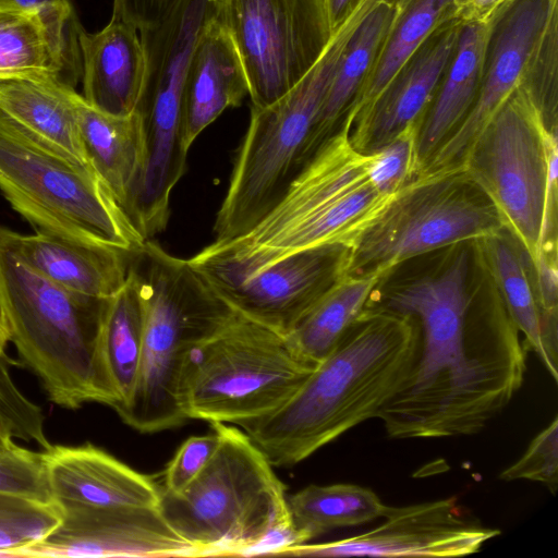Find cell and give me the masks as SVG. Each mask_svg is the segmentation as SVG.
<instances>
[{"mask_svg": "<svg viewBox=\"0 0 558 558\" xmlns=\"http://www.w3.org/2000/svg\"><path fill=\"white\" fill-rule=\"evenodd\" d=\"M216 21L243 62L252 106L288 93L316 63L332 32L326 0H215Z\"/></svg>", "mask_w": 558, "mask_h": 558, "instance_id": "5bb4252c", "label": "cell"}, {"mask_svg": "<svg viewBox=\"0 0 558 558\" xmlns=\"http://www.w3.org/2000/svg\"><path fill=\"white\" fill-rule=\"evenodd\" d=\"M0 494L41 504L54 502L41 452L14 441L0 451Z\"/></svg>", "mask_w": 558, "mask_h": 558, "instance_id": "e575fe53", "label": "cell"}, {"mask_svg": "<svg viewBox=\"0 0 558 558\" xmlns=\"http://www.w3.org/2000/svg\"><path fill=\"white\" fill-rule=\"evenodd\" d=\"M78 95L47 76L0 75L1 114L78 162L92 166L77 123Z\"/></svg>", "mask_w": 558, "mask_h": 558, "instance_id": "cb8c5ba5", "label": "cell"}, {"mask_svg": "<svg viewBox=\"0 0 558 558\" xmlns=\"http://www.w3.org/2000/svg\"><path fill=\"white\" fill-rule=\"evenodd\" d=\"M558 0H506L492 17L476 98L421 173L463 167L480 134L525 84L541 106L557 105Z\"/></svg>", "mask_w": 558, "mask_h": 558, "instance_id": "4fadbf2b", "label": "cell"}, {"mask_svg": "<svg viewBox=\"0 0 558 558\" xmlns=\"http://www.w3.org/2000/svg\"><path fill=\"white\" fill-rule=\"evenodd\" d=\"M143 332L140 284L130 263L124 284L105 301L96 344L97 362L114 393L113 409L118 414L128 405L135 388L142 359Z\"/></svg>", "mask_w": 558, "mask_h": 558, "instance_id": "f1b7e54d", "label": "cell"}, {"mask_svg": "<svg viewBox=\"0 0 558 558\" xmlns=\"http://www.w3.org/2000/svg\"><path fill=\"white\" fill-rule=\"evenodd\" d=\"M24 5H36L45 2H51V1H69V0H15Z\"/></svg>", "mask_w": 558, "mask_h": 558, "instance_id": "7bdbcfd3", "label": "cell"}, {"mask_svg": "<svg viewBox=\"0 0 558 558\" xmlns=\"http://www.w3.org/2000/svg\"><path fill=\"white\" fill-rule=\"evenodd\" d=\"M178 0H113L112 19L125 21L138 31L159 23Z\"/></svg>", "mask_w": 558, "mask_h": 558, "instance_id": "74e56055", "label": "cell"}, {"mask_svg": "<svg viewBox=\"0 0 558 558\" xmlns=\"http://www.w3.org/2000/svg\"><path fill=\"white\" fill-rule=\"evenodd\" d=\"M0 191L37 231L131 253L146 241L92 166L1 113Z\"/></svg>", "mask_w": 558, "mask_h": 558, "instance_id": "9c48e42d", "label": "cell"}, {"mask_svg": "<svg viewBox=\"0 0 558 558\" xmlns=\"http://www.w3.org/2000/svg\"><path fill=\"white\" fill-rule=\"evenodd\" d=\"M462 26L453 17L434 31L352 126L350 141L357 150H376L408 126L421 125L453 57Z\"/></svg>", "mask_w": 558, "mask_h": 558, "instance_id": "d6986e66", "label": "cell"}, {"mask_svg": "<svg viewBox=\"0 0 558 558\" xmlns=\"http://www.w3.org/2000/svg\"><path fill=\"white\" fill-rule=\"evenodd\" d=\"M453 17L454 0H407L341 126L351 131L429 35Z\"/></svg>", "mask_w": 558, "mask_h": 558, "instance_id": "4dcf8cb0", "label": "cell"}, {"mask_svg": "<svg viewBox=\"0 0 558 558\" xmlns=\"http://www.w3.org/2000/svg\"><path fill=\"white\" fill-rule=\"evenodd\" d=\"M420 124H412L383 147L369 151L371 173L387 194L397 195L420 175L417 150Z\"/></svg>", "mask_w": 558, "mask_h": 558, "instance_id": "836d02e7", "label": "cell"}, {"mask_svg": "<svg viewBox=\"0 0 558 558\" xmlns=\"http://www.w3.org/2000/svg\"><path fill=\"white\" fill-rule=\"evenodd\" d=\"M316 367L286 336L236 313L187 353L181 407L187 420L241 426L282 407Z\"/></svg>", "mask_w": 558, "mask_h": 558, "instance_id": "30bf717a", "label": "cell"}, {"mask_svg": "<svg viewBox=\"0 0 558 558\" xmlns=\"http://www.w3.org/2000/svg\"><path fill=\"white\" fill-rule=\"evenodd\" d=\"M144 314L138 377L121 420L140 433L184 424L180 381L190 350L236 313L187 259L146 240L132 256Z\"/></svg>", "mask_w": 558, "mask_h": 558, "instance_id": "5b68a950", "label": "cell"}, {"mask_svg": "<svg viewBox=\"0 0 558 558\" xmlns=\"http://www.w3.org/2000/svg\"><path fill=\"white\" fill-rule=\"evenodd\" d=\"M384 521L357 535L328 543L288 546L294 557H458L477 553L499 530L462 512L451 497L403 507L387 506Z\"/></svg>", "mask_w": 558, "mask_h": 558, "instance_id": "2e32d148", "label": "cell"}, {"mask_svg": "<svg viewBox=\"0 0 558 558\" xmlns=\"http://www.w3.org/2000/svg\"><path fill=\"white\" fill-rule=\"evenodd\" d=\"M463 167L534 262L557 252L558 142L522 84L473 144Z\"/></svg>", "mask_w": 558, "mask_h": 558, "instance_id": "ba28073f", "label": "cell"}, {"mask_svg": "<svg viewBox=\"0 0 558 558\" xmlns=\"http://www.w3.org/2000/svg\"><path fill=\"white\" fill-rule=\"evenodd\" d=\"M291 523L301 544L335 529L383 517L387 505L372 489L354 484L310 485L288 496Z\"/></svg>", "mask_w": 558, "mask_h": 558, "instance_id": "1f68e13d", "label": "cell"}, {"mask_svg": "<svg viewBox=\"0 0 558 558\" xmlns=\"http://www.w3.org/2000/svg\"><path fill=\"white\" fill-rule=\"evenodd\" d=\"M210 425L219 441L207 465L180 494L161 490L168 524L202 557L277 555L301 544L286 486L260 449L243 429Z\"/></svg>", "mask_w": 558, "mask_h": 558, "instance_id": "3957f363", "label": "cell"}, {"mask_svg": "<svg viewBox=\"0 0 558 558\" xmlns=\"http://www.w3.org/2000/svg\"><path fill=\"white\" fill-rule=\"evenodd\" d=\"M250 94L247 75L228 32L211 20L193 49L183 92V124L190 148L226 109Z\"/></svg>", "mask_w": 558, "mask_h": 558, "instance_id": "603a6c76", "label": "cell"}, {"mask_svg": "<svg viewBox=\"0 0 558 558\" xmlns=\"http://www.w3.org/2000/svg\"><path fill=\"white\" fill-rule=\"evenodd\" d=\"M215 15V0H178L163 20L138 31L146 66L135 112L144 163L132 211L149 229L168 225L171 193L186 170L184 84L196 41Z\"/></svg>", "mask_w": 558, "mask_h": 558, "instance_id": "8fae6325", "label": "cell"}, {"mask_svg": "<svg viewBox=\"0 0 558 558\" xmlns=\"http://www.w3.org/2000/svg\"><path fill=\"white\" fill-rule=\"evenodd\" d=\"M347 253L325 245L251 266L207 245L187 260L235 313L287 336L342 274Z\"/></svg>", "mask_w": 558, "mask_h": 558, "instance_id": "9a60e30c", "label": "cell"}, {"mask_svg": "<svg viewBox=\"0 0 558 558\" xmlns=\"http://www.w3.org/2000/svg\"><path fill=\"white\" fill-rule=\"evenodd\" d=\"M380 275L341 274L286 336L292 348L317 366L363 313Z\"/></svg>", "mask_w": 558, "mask_h": 558, "instance_id": "f546056e", "label": "cell"}, {"mask_svg": "<svg viewBox=\"0 0 558 558\" xmlns=\"http://www.w3.org/2000/svg\"><path fill=\"white\" fill-rule=\"evenodd\" d=\"M41 457L60 507L159 508L160 483L89 442L51 445Z\"/></svg>", "mask_w": 558, "mask_h": 558, "instance_id": "ffe728a7", "label": "cell"}, {"mask_svg": "<svg viewBox=\"0 0 558 558\" xmlns=\"http://www.w3.org/2000/svg\"><path fill=\"white\" fill-rule=\"evenodd\" d=\"M405 3L407 0H380L350 37L315 121L311 158L341 126Z\"/></svg>", "mask_w": 558, "mask_h": 558, "instance_id": "484cf974", "label": "cell"}, {"mask_svg": "<svg viewBox=\"0 0 558 558\" xmlns=\"http://www.w3.org/2000/svg\"><path fill=\"white\" fill-rule=\"evenodd\" d=\"M490 24L492 19L463 23L453 57L420 126L417 150L421 171L434 151L460 125L476 98Z\"/></svg>", "mask_w": 558, "mask_h": 558, "instance_id": "4316f807", "label": "cell"}, {"mask_svg": "<svg viewBox=\"0 0 558 558\" xmlns=\"http://www.w3.org/2000/svg\"><path fill=\"white\" fill-rule=\"evenodd\" d=\"M218 441V434L214 429L210 434L186 439L163 471L161 490L174 495L183 492L207 465Z\"/></svg>", "mask_w": 558, "mask_h": 558, "instance_id": "8d00e7d4", "label": "cell"}, {"mask_svg": "<svg viewBox=\"0 0 558 558\" xmlns=\"http://www.w3.org/2000/svg\"><path fill=\"white\" fill-rule=\"evenodd\" d=\"M76 113L89 163L129 216L144 163L138 114L105 113L89 106L82 95L76 100Z\"/></svg>", "mask_w": 558, "mask_h": 558, "instance_id": "83f0119b", "label": "cell"}, {"mask_svg": "<svg viewBox=\"0 0 558 558\" xmlns=\"http://www.w3.org/2000/svg\"><path fill=\"white\" fill-rule=\"evenodd\" d=\"M416 343L410 316L365 308L282 407L240 427L272 466H293L377 417L405 379Z\"/></svg>", "mask_w": 558, "mask_h": 558, "instance_id": "7a4b0ae2", "label": "cell"}, {"mask_svg": "<svg viewBox=\"0 0 558 558\" xmlns=\"http://www.w3.org/2000/svg\"><path fill=\"white\" fill-rule=\"evenodd\" d=\"M84 100L108 114H132L145 76V52L138 29L112 19L99 32L80 34Z\"/></svg>", "mask_w": 558, "mask_h": 558, "instance_id": "7402d4cb", "label": "cell"}, {"mask_svg": "<svg viewBox=\"0 0 558 558\" xmlns=\"http://www.w3.org/2000/svg\"><path fill=\"white\" fill-rule=\"evenodd\" d=\"M506 0H454V15L462 23L487 22Z\"/></svg>", "mask_w": 558, "mask_h": 558, "instance_id": "f35d334b", "label": "cell"}, {"mask_svg": "<svg viewBox=\"0 0 558 558\" xmlns=\"http://www.w3.org/2000/svg\"><path fill=\"white\" fill-rule=\"evenodd\" d=\"M502 230L494 205L464 167L421 173L348 250L342 274L387 278L411 258Z\"/></svg>", "mask_w": 558, "mask_h": 558, "instance_id": "7c38bea8", "label": "cell"}, {"mask_svg": "<svg viewBox=\"0 0 558 558\" xmlns=\"http://www.w3.org/2000/svg\"><path fill=\"white\" fill-rule=\"evenodd\" d=\"M9 339H8V336H7V332L1 324V320H0V357H7V354H5V345L8 343Z\"/></svg>", "mask_w": 558, "mask_h": 558, "instance_id": "b9f144b4", "label": "cell"}, {"mask_svg": "<svg viewBox=\"0 0 558 558\" xmlns=\"http://www.w3.org/2000/svg\"><path fill=\"white\" fill-rule=\"evenodd\" d=\"M105 301L47 279L0 241L1 324L49 400L59 407L116 404L96 354Z\"/></svg>", "mask_w": 558, "mask_h": 558, "instance_id": "8992f818", "label": "cell"}, {"mask_svg": "<svg viewBox=\"0 0 558 558\" xmlns=\"http://www.w3.org/2000/svg\"><path fill=\"white\" fill-rule=\"evenodd\" d=\"M470 257L457 250L444 266L378 293L365 308L410 316L413 364L379 411L390 438L428 439L482 430L521 388L526 345L497 293L468 288Z\"/></svg>", "mask_w": 558, "mask_h": 558, "instance_id": "6da1fadb", "label": "cell"}, {"mask_svg": "<svg viewBox=\"0 0 558 558\" xmlns=\"http://www.w3.org/2000/svg\"><path fill=\"white\" fill-rule=\"evenodd\" d=\"M82 29L70 0L36 5L0 0V75H41L75 89L82 80Z\"/></svg>", "mask_w": 558, "mask_h": 558, "instance_id": "ac0fdd59", "label": "cell"}, {"mask_svg": "<svg viewBox=\"0 0 558 558\" xmlns=\"http://www.w3.org/2000/svg\"><path fill=\"white\" fill-rule=\"evenodd\" d=\"M474 243L481 248L497 294L518 330L524 335L526 347L538 355L557 383L558 336L553 335L545 324L527 253L506 230Z\"/></svg>", "mask_w": 558, "mask_h": 558, "instance_id": "d4e9b609", "label": "cell"}, {"mask_svg": "<svg viewBox=\"0 0 558 558\" xmlns=\"http://www.w3.org/2000/svg\"><path fill=\"white\" fill-rule=\"evenodd\" d=\"M13 442V436L10 430L0 423V451Z\"/></svg>", "mask_w": 558, "mask_h": 558, "instance_id": "60d3db41", "label": "cell"}, {"mask_svg": "<svg viewBox=\"0 0 558 558\" xmlns=\"http://www.w3.org/2000/svg\"><path fill=\"white\" fill-rule=\"evenodd\" d=\"M379 0H362L333 32L311 70L282 97L251 106L248 128L234 158L214 223V242L250 231L284 195L311 159L310 141L342 52Z\"/></svg>", "mask_w": 558, "mask_h": 558, "instance_id": "52a82bcc", "label": "cell"}, {"mask_svg": "<svg viewBox=\"0 0 558 558\" xmlns=\"http://www.w3.org/2000/svg\"><path fill=\"white\" fill-rule=\"evenodd\" d=\"M60 508V525L23 557H202L159 508Z\"/></svg>", "mask_w": 558, "mask_h": 558, "instance_id": "e0dca14e", "label": "cell"}, {"mask_svg": "<svg viewBox=\"0 0 558 558\" xmlns=\"http://www.w3.org/2000/svg\"><path fill=\"white\" fill-rule=\"evenodd\" d=\"M0 241L20 260L47 279L73 292L97 299H108L122 288L134 254L40 231L21 234L3 226H0Z\"/></svg>", "mask_w": 558, "mask_h": 558, "instance_id": "44dd1931", "label": "cell"}, {"mask_svg": "<svg viewBox=\"0 0 558 558\" xmlns=\"http://www.w3.org/2000/svg\"><path fill=\"white\" fill-rule=\"evenodd\" d=\"M362 0H326L329 25L333 33Z\"/></svg>", "mask_w": 558, "mask_h": 558, "instance_id": "ab89813d", "label": "cell"}, {"mask_svg": "<svg viewBox=\"0 0 558 558\" xmlns=\"http://www.w3.org/2000/svg\"><path fill=\"white\" fill-rule=\"evenodd\" d=\"M395 197L373 179L369 154L357 150L350 130L340 126L250 231L209 245L251 266L325 245L350 250Z\"/></svg>", "mask_w": 558, "mask_h": 558, "instance_id": "277c9868", "label": "cell"}, {"mask_svg": "<svg viewBox=\"0 0 558 558\" xmlns=\"http://www.w3.org/2000/svg\"><path fill=\"white\" fill-rule=\"evenodd\" d=\"M62 521L56 502L41 504L0 494V557H23L44 541Z\"/></svg>", "mask_w": 558, "mask_h": 558, "instance_id": "d6a6232c", "label": "cell"}, {"mask_svg": "<svg viewBox=\"0 0 558 558\" xmlns=\"http://www.w3.org/2000/svg\"><path fill=\"white\" fill-rule=\"evenodd\" d=\"M504 481L539 482L555 494L558 485V418L538 433L525 452L500 474Z\"/></svg>", "mask_w": 558, "mask_h": 558, "instance_id": "d590c367", "label": "cell"}]
</instances>
